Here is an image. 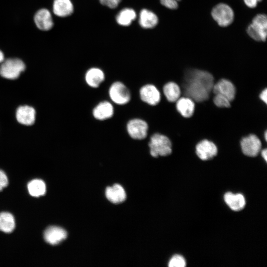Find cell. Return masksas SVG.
Masks as SVG:
<instances>
[{
    "instance_id": "cell-19",
    "label": "cell",
    "mask_w": 267,
    "mask_h": 267,
    "mask_svg": "<svg viewBox=\"0 0 267 267\" xmlns=\"http://www.w3.org/2000/svg\"><path fill=\"white\" fill-rule=\"evenodd\" d=\"M105 75L100 69L92 68L86 73L85 80L87 84L92 88H96L104 80Z\"/></svg>"
},
{
    "instance_id": "cell-31",
    "label": "cell",
    "mask_w": 267,
    "mask_h": 267,
    "mask_svg": "<svg viewBox=\"0 0 267 267\" xmlns=\"http://www.w3.org/2000/svg\"><path fill=\"white\" fill-rule=\"evenodd\" d=\"M263 0H243L244 4L248 8H256L258 4Z\"/></svg>"
},
{
    "instance_id": "cell-23",
    "label": "cell",
    "mask_w": 267,
    "mask_h": 267,
    "mask_svg": "<svg viewBox=\"0 0 267 267\" xmlns=\"http://www.w3.org/2000/svg\"><path fill=\"white\" fill-rule=\"evenodd\" d=\"M15 224L14 218L11 214L6 212L0 213V230L10 233L14 230Z\"/></svg>"
},
{
    "instance_id": "cell-17",
    "label": "cell",
    "mask_w": 267,
    "mask_h": 267,
    "mask_svg": "<svg viewBox=\"0 0 267 267\" xmlns=\"http://www.w3.org/2000/svg\"><path fill=\"white\" fill-rule=\"evenodd\" d=\"M139 23L140 25L144 28L152 29L158 25L159 18L154 12L144 9L140 13Z\"/></svg>"
},
{
    "instance_id": "cell-30",
    "label": "cell",
    "mask_w": 267,
    "mask_h": 267,
    "mask_svg": "<svg viewBox=\"0 0 267 267\" xmlns=\"http://www.w3.org/2000/svg\"><path fill=\"white\" fill-rule=\"evenodd\" d=\"M8 183V178L3 171L0 170V191L6 187Z\"/></svg>"
},
{
    "instance_id": "cell-6",
    "label": "cell",
    "mask_w": 267,
    "mask_h": 267,
    "mask_svg": "<svg viewBox=\"0 0 267 267\" xmlns=\"http://www.w3.org/2000/svg\"><path fill=\"white\" fill-rule=\"evenodd\" d=\"M109 94L111 99L119 105L126 104L131 99L129 89L120 82H116L112 84L109 88Z\"/></svg>"
},
{
    "instance_id": "cell-14",
    "label": "cell",
    "mask_w": 267,
    "mask_h": 267,
    "mask_svg": "<svg viewBox=\"0 0 267 267\" xmlns=\"http://www.w3.org/2000/svg\"><path fill=\"white\" fill-rule=\"evenodd\" d=\"M34 21L37 27L40 30L47 31L53 25L50 12L46 9H41L35 15Z\"/></svg>"
},
{
    "instance_id": "cell-8",
    "label": "cell",
    "mask_w": 267,
    "mask_h": 267,
    "mask_svg": "<svg viewBox=\"0 0 267 267\" xmlns=\"http://www.w3.org/2000/svg\"><path fill=\"white\" fill-rule=\"evenodd\" d=\"M240 146L242 152L250 157L256 156L260 151L262 143L255 134H251L241 140Z\"/></svg>"
},
{
    "instance_id": "cell-13",
    "label": "cell",
    "mask_w": 267,
    "mask_h": 267,
    "mask_svg": "<svg viewBox=\"0 0 267 267\" xmlns=\"http://www.w3.org/2000/svg\"><path fill=\"white\" fill-rule=\"evenodd\" d=\"M36 111L34 108L28 105L19 106L16 112L17 121L24 125L30 126L35 121Z\"/></svg>"
},
{
    "instance_id": "cell-4",
    "label": "cell",
    "mask_w": 267,
    "mask_h": 267,
    "mask_svg": "<svg viewBox=\"0 0 267 267\" xmlns=\"http://www.w3.org/2000/svg\"><path fill=\"white\" fill-rule=\"evenodd\" d=\"M214 21L221 27L231 25L234 19V12L232 7L224 2L216 4L211 11Z\"/></svg>"
},
{
    "instance_id": "cell-33",
    "label": "cell",
    "mask_w": 267,
    "mask_h": 267,
    "mask_svg": "<svg viewBox=\"0 0 267 267\" xmlns=\"http://www.w3.org/2000/svg\"><path fill=\"white\" fill-rule=\"evenodd\" d=\"M262 156L263 157L265 161L267 162V149H265L262 151Z\"/></svg>"
},
{
    "instance_id": "cell-11",
    "label": "cell",
    "mask_w": 267,
    "mask_h": 267,
    "mask_svg": "<svg viewBox=\"0 0 267 267\" xmlns=\"http://www.w3.org/2000/svg\"><path fill=\"white\" fill-rule=\"evenodd\" d=\"M212 91L215 94H220L226 97L230 101L235 96L236 89L234 85L229 80L222 79L214 84Z\"/></svg>"
},
{
    "instance_id": "cell-35",
    "label": "cell",
    "mask_w": 267,
    "mask_h": 267,
    "mask_svg": "<svg viewBox=\"0 0 267 267\" xmlns=\"http://www.w3.org/2000/svg\"><path fill=\"white\" fill-rule=\"evenodd\" d=\"M267 131H266L265 132V138L266 140H267Z\"/></svg>"
},
{
    "instance_id": "cell-25",
    "label": "cell",
    "mask_w": 267,
    "mask_h": 267,
    "mask_svg": "<svg viewBox=\"0 0 267 267\" xmlns=\"http://www.w3.org/2000/svg\"><path fill=\"white\" fill-rule=\"evenodd\" d=\"M136 13L131 8H125L122 10L117 15L116 20L117 23L122 26H129L135 19Z\"/></svg>"
},
{
    "instance_id": "cell-9",
    "label": "cell",
    "mask_w": 267,
    "mask_h": 267,
    "mask_svg": "<svg viewBox=\"0 0 267 267\" xmlns=\"http://www.w3.org/2000/svg\"><path fill=\"white\" fill-rule=\"evenodd\" d=\"M196 153L202 160H208L215 157L218 153L216 144L207 139L199 142L196 146Z\"/></svg>"
},
{
    "instance_id": "cell-20",
    "label": "cell",
    "mask_w": 267,
    "mask_h": 267,
    "mask_svg": "<svg viewBox=\"0 0 267 267\" xmlns=\"http://www.w3.org/2000/svg\"><path fill=\"white\" fill-rule=\"evenodd\" d=\"M224 200L229 208L235 211L243 209L246 203L244 196L239 193L227 192L224 196Z\"/></svg>"
},
{
    "instance_id": "cell-28",
    "label": "cell",
    "mask_w": 267,
    "mask_h": 267,
    "mask_svg": "<svg viewBox=\"0 0 267 267\" xmlns=\"http://www.w3.org/2000/svg\"><path fill=\"white\" fill-rule=\"evenodd\" d=\"M180 1L181 0H159L160 4L163 6L171 10L177 9Z\"/></svg>"
},
{
    "instance_id": "cell-16",
    "label": "cell",
    "mask_w": 267,
    "mask_h": 267,
    "mask_svg": "<svg viewBox=\"0 0 267 267\" xmlns=\"http://www.w3.org/2000/svg\"><path fill=\"white\" fill-rule=\"evenodd\" d=\"M105 195L109 201L115 204L123 202L126 198L124 189L118 184H115L112 186L107 187Z\"/></svg>"
},
{
    "instance_id": "cell-34",
    "label": "cell",
    "mask_w": 267,
    "mask_h": 267,
    "mask_svg": "<svg viewBox=\"0 0 267 267\" xmlns=\"http://www.w3.org/2000/svg\"><path fill=\"white\" fill-rule=\"evenodd\" d=\"M4 60V55L2 52L0 50V64L2 63V62Z\"/></svg>"
},
{
    "instance_id": "cell-24",
    "label": "cell",
    "mask_w": 267,
    "mask_h": 267,
    "mask_svg": "<svg viewBox=\"0 0 267 267\" xmlns=\"http://www.w3.org/2000/svg\"><path fill=\"white\" fill-rule=\"evenodd\" d=\"M27 187L30 194L34 197L43 196L45 193V184L41 179H35L30 181Z\"/></svg>"
},
{
    "instance_id": "cell-5",
    "label": "cell",
    "mask_w": 267,
    "mask_h": 267,
    "mask_svg": "<svg viewBox=\"0 0 267 267\" xmlns=\"http://www.w3.org/2000/svg\"><path fill=\"white\" fill-rule=\"evenodd\" d=\"M25 69V65L18 58H8L0 64V75L5 79L14 80L18 78Z\"/></svg>"
},
{
    "instance_id": "cell-3",
    "label": "cell",
    "mask_w": 267,
    "mask_h": 267,
    "mask_svg": "<svg viewBox=\"0 0 267 267\" xmlns=\"http://www.w3.org/2000/svg\"><path fill=\"white\" fill-rule=\"evenodd\" d=\"M148 146L150 155L155 158L169 155L172 151V143L169 138L159 133L154 134L150 137Z\"/></svg>"
},
{
    "instance_id": "cell-2",
    "label": "cell",
    "mask_w": 267,
    "mask_h": 267,
    "mask_svg": "<svg viewBox=\"0 0 267 267\" xmlns=\"http://www.w3.org/2000/svg\"><path fill=\"white\" fill-rule=\"evenodd\" d=\"M246 32L254 41L266 42L267 38V14L259 13L255 15L247 26Z\"/></svg>"
},
{
    "instance_id": "cell-21",
    "label": "cell",
    "mask_w": 267,
    "mask_h": 267,
    "mask_svg": "<svg viewBox=\"0 0 267 267\" xmlns=\"http://www.w3.org/2000/svg\"><path fill=\"white\" fill-rule=\"evenodd\" d=\"M53 11L58 16L66 17L73 13V5L70 0H54Z\"/></svg>"
},
{
    "instance_id": "cell-29",
    "label": "cell",
    "mask_w": 267,
    "mask_h": 267,
    "mask_svg": "<svg viewBox=\"0 0 267 267\" xmlns=\"http://www.w3.org/2000/svg\"><path fill=\"white\" fill-rule=\"evenodd\" d=\"M100 3L106 5L111 8H114L116 7L119 3L120 2L121 0H99Z\"/></svg>"
},
{
    "instance_id": "cell-22",
    "label": "cell",
    "mask_w": 267,
    "mask_h": 267,
    "mask_svg": "<svg viewBox=\"0 0 267 267\" xmlns=\"http://www.w3.org/2000/svg\"><path fill=\"white\" fill-rule=\"evenodd\" d=\"M163 92L169 101L174 102L177 101L179 98L181 90L178 84L170 82L164 85Z\"/></svg>"
},
{
    "instance_id": "cell-7",
    "label": "cell",
    "mask_w": 267,
    "mask_h": 267,
    "mask_svg": "<svg viewBox=\"0 0 267 267\" xmlns=\"http://www.w3.org/2000/svg\"><path fill=\"white\" fill-rule=\"evenodd\" d=\"M148 130V124L140 119L131 120L127 125L128 134L134 139L141 140L146 138Z\"/></svg>"
},
{
    "instance_id": "cell-18",
    "label": "cell",
    "mask_w": 267,
    "mask_h": 267,
    "mask_svg": "<svg viewBox=\"0 0 267 267\" xmlns=\"http://www.w3.org/2000/svg\"><path fill=\"white\" fill-rule=\"evenodd\" d=\"M176 108L183 117L189 118L192 116L194 113L195 104L190 98L184 97L179 98L177 101Z\"/></svg>"
},
{
    "instance_id": "cell-26",
    "label": "cell",
    "mask_w": 267,
    "mask_h": 267,
    "mask_svg": "<svg viewBox=\"0 0 267 267\" xmlns=\"http://www.w3.org/2000/svg\"><path fill=\"white\" fill-rule=\"evenodd\" d=\"M213 101L219 107L228 108L230 106V101L226 97L220 94H215Z\"/></svg>"
},
{
    "instance_id": "cell-1",
    "label": "cell",
    "mask_w": 267,
    "mask_h": 267,
    "mask_svg": "<svg viewBox=\"0 0 267 267\" xmlns=\"http://www.w3.org/2000/svg\"><path fill=\"white\" fill-rule=\"evenodd\" d=\"M214 84V77L207 70L189 68L185 71L184 92L193 101L200 102L208 99Z\"/></svg>"
},
{
    "instance_id": "cell-12",
    "label": "cell",
    "mask_w": 267,
    "mask_h": 267,
    "mask_svg": "<svg viewBox=\"0 0 267 267\" xmlns=\"http://www.w3.org/2000/svg\"><path fill=\"white\" fill-rule=\"evenodd\" d=\"M67 236V232L63 228L56 226L48 227L44 233L45 241L52 245L60 243Z\"/></svg>"
},
{
    "instance_id": "cell-15",
    "label": "cell",
    "mask_w": 267,
    "mask_h": 267,
    "mask_svg": "<svg viewBox=\"0 0 267 267\" xmlns=\"http://www.w3.org/2000/svg\"><path fill=\"white\" fill-rule=\"evenodd\" d=\"M114 114L112 105L108 101H104L98 104L93 109V117L99 120H104L112 117Z\"/></svg>"
},
{
    "instance_id": "cell-10",
    "label": "cell",
    "mask_w": 267,
    "mask_h": 267,
    "mask_svg": "<svg viewBox=\"0 0 267 267\" xmlns=\"http://www.w3.org/2000/svg\"><path fill=\"white\" fill-rule=\"evenodd\" d=\"M139 94L142 101L150 105H157L161 99L159 90L155 86L151 84L142 87L139 90Z\"/></svg>"
},
{
    "instance_id": "cell-27",
    "label": "cell",
    "mask_w": 267,
    "mask_h": 267,
    "mask_svg": "<svg viewBox=\"0 0 267 267\" xmlns=\"http://www.w3.org/2000/svg\"><path fill=\"white\" fill-rule=\"evenodd\" d=\"M185 265L186 262L184 258L178 255L174 256L169 263L170 267H184Z\"/></svg>"
},
{
    "instance_id": "cell-32",
    "label": "cell",
    "mask_w": 267,
    "mask_h": 267,
    "mask_svg": "<svg viewBox=\"0 0 267 267\" xmlns=\"http://www.w3.org/2000/svg\"><path fill=\"white\" fill-rule=\"evenodd\" d=\"M259 97L260 99L266 104L267 103V89H265L260 93Z\"/></svg>"
}]
</instances>
